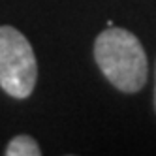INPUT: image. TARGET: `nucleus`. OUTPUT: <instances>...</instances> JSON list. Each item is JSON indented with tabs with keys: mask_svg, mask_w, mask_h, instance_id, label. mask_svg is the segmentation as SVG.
Listing matches in <instances>:
<instances>
[{
	"mask_svg": "<svg viewBox=\"0 0 156 156\" xmlns=\"http://www.w3.org/2000/svg\"><path fill=\"white\" fill-rule=\"evenodd\" d=\"M6 154L8 156H40L41 151H40V147H38V143H36L34 137L21 133V136L13 137L8 143Z\"/></svg>",
	"mask_w": 156,
	"mask_h": 156,
	"instance_id": "7ed1b4c3",
	"label": "nucleus"
},
{
	"mask_svg": "<svg viewBox=\"0 0 156 156\" xmlns=\"http://www.w3.org/2000/svg\"><path fill=\"white\" fill-rule=\"evenodd\" d=\"M94 58L105 79L122 92H137L147 83L149 62L137 36L126 28L107 27L94 41Z\"/></svg>",
	"mask_w": 156,
	"mask_h": 156,
	"instance_id": "f257e3e1",
	"label": "nucleus"
},
{
	"mask_svg": "<svg viewBox=\"0 0 156 156\" xmlns=\"http://www.w3.org/2000/svg\"><path fill=\"white\" fill-rule=\"evenodd\" d=\"M154 111H156V87H154Z\"/></svg>",
	"mask_w": 156,
	"mask_h": 156,
	"instance_id": "20e7f679",
	"label": "nucleus"
},
{
	"mask_svg": "<svg viewBox=\"0 0 156 156\" xmlns=\"http://www.w3.org/2000/svg\"><path fill=\"white\" fill-rule=\"evenodd\" d=\"M38 64L28 40L13 27H0V87L13 98H28L36 87Z\"/></svg>",
	"mask_w": 156,
	"mask_h": 156,
	"instance_id": "f03ea898",
	"label": "nucleus"
}]
</instances>
